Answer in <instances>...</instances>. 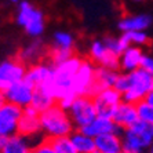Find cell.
Instances as JSON below:
<instances>
[{
  "instance_id": "7c38bea8",
  "label": "cell",
  "mask_w": 153,
  "mask_h": 153,
  "mask_svg": "<svg viewBox=\"0 0 153 153\" xmlns=\"http://www.w3.org/2000/svg\"><path fill=\"white\" fill-rule=\"evenodd\" d=\"M80 131L88 134V135L97 137L103 135V134H111V132H116V134H123V128L119 127L116 123H114L113 119H109V117H102V116H98L94 121H91L88 126H85L83 128H77Z\"/></svg>"
},
{
  "instance_id": "ac0fdd59",
  "label": "cell",
  "mask_w": 153,
  "mask_h": 153,
  "mask_svg": "<svg viewBox=\"0 0 153 153\" xmlns=\"http://www.w3.org/2000/svg\"><path fill=\"white\" fill-rule=\"evenodd\" d=\"M97 150L101 153H121L123 152V138L121 134L111 132L95 138Z\"/></svg>"
},
{
  "instance_id": "7402d4cb",
  "label": "cell",
  "mask_w": 153,
  "mask_h": 153,
  "mask_svg": "<svg viewBox=\"0 0 153 153\" xmlns=\"http://www.w3.org/2000/svg\"><path fill=\"white\" fill-rule=\"evenodd\" d=\"M72 141L75 143L79 153H94L97 150L95 138L80 130H75V132L71 135Z\"/></svg>"
},
{
  "instance_id": "4316f807",
  "label": "cell",
  "mask_w": 153,
  "mask_h": 153,
  "mask_svg": "<svg viewBox=\"0 0 153 153\" xmlns=\"http://www.w3.org/2000/svg\"><path fill=\"white\" fill-rule=\"evenodd\" d=\"M103 43H105V46L108 47V50H111L113 54H116V55H119L120 57L121 54L124 53L126 50H127L128 44L123 40V37L121 36H119V37H114V36H106V37H103Z\"/></svg>"
},
{
  "instance_id": "9c48e42d",
  "label": "cell",
  "mask_w": 153,
  "mask_h": 153,
  "mask_svg": "<svg viewBox=\"0 0 153 153\" xmlns=\"http://www.w3.org/2000/svg\"><path fill=\"white\" fill-rule=\"evenodd\" d=\"M94 102L98 112V116L113 119V114L117 106L123 102V94L116 88H106L94 97Z\"/></svg>"
},
{
  "instance_id": "5b68a950",
  "label": "cell",
  "mask_w": 153,
  "mask_h": 153,
  "mask_svg": "<svg viewBox=\"0 0 153 153\" xmlns=\"http://www.w3.org/2000/svg\"><path fill=\"white\" fill-rule=\"evenodd\" d=\"M22 116L24 108L7 101H0V135L13 137L18 134V124Z\"/></svg>"
},
{
  "instance_id": "cb8c5ba5",
  "label": "cell",
  "mask_w": 153,
  "mask_h": 153,
  "mask_svg": "<svg viewBox=\"0 0 153 153\" xmlns=\"http://www.w3.org/2000/svg\"><path fill=\"white\" fill-rule=\"evenodd\" d=\"M53 47H57L61 50L73 51L75 47V37L66 30H57L53 36Z\"/></svg>"
},
{
  "instance_id": "603a6c76",
  "label": "cell",
  "mask_w": 153,
  "mask_h": 153,
  "mask_svg": "<svg viewBox=\"0 0 153 153\" xmlns=\"http://www.w3.org/2000/svg\"><path fill=\"white\" fill-rule=\"evenodd\" d=\"M54 105H57V100H54L53 97H50L48 94H46L40 88H36L30 106L35 108L39 113H43V112H46L47 109L53 108Z\"/></svg>"
},
{
  "instance_id": "7a4b0ae2",
  "label": "cell",
  "mask_w": 153,
  "mask_h": 153,
  "mask_svg": "<svg viewBox=\"0 0 153 153\" xmlns=\"http://www.w3.org/2000/svg\"><path fill=\"white\" fill-rule=\"evenodd\" d=\"M15 21L18 25L25 29L26 35H29L33 39H39L46 29L43 11L36 8L32 3H29L26 0H22L21 3H18Z\"/></svg>"
},
{
  "instance_id": "83f0119b",
  "label": "cell",
  "mask_w": 153,
  "mask_h": 153,
  "mask_svg": "<svg viewBox=\"0 0 153 153\" xmlns=\"http://www.w3.org/2000/svg\"><path fill=\"white\" fill-rule=\"evenodd\" d=\"M75 54L73 51H68V50H61L57 47H51L48 48V54H47V58H48V62H50L53 66H57V65L62 64L65 61H68L71 57H73Z\"/></svg>"
},
{
  "instance_id": "74e56055",
  "label": "cell",
  "mask_w": 153,
  "mask_h": 153,
  "mask_svg": "<svg viewBox=\"0 0 153 153\" xmlns=\"http://www.w3.org/2000/svg\"><path fill=\"white\" fill-rule=\"evenodd\" d=\"M121 153H124V152H121Z\"/></svg>"
},
{
  "instance_id": "8992f818",
  "label": "cell",
  "mask_w": 153,
  "mask_h": 153,
  "mask_svg": "<svg viewBox=\"0 0 153 153\" xmlns=\"http://www.w3.org/2000/svg\"><path fill=\"white\" fill-rule=\"evenodd\" d=\"M36 87L33 84L28 82V80H22L19 83L10 85L7 88L0 90L1 94V100L0 101H7V102L15 103L21 108H26L29 106L33 101V95H35Z\"/></svg>"
},
{
  "instance_id": "d6a6232c",
  "label": "cell",
  "mask_w": 153,
  "mask_h": 153,
  "mask_svg": "<svg viewBox=\"0 0 153 153\" xmlns=\"http://www.w3.org/2000/svg\"><path fill=\"white\" fill-rule=\"evenodd\" d=\"M145 101H146V102H149L150 105H152V106H153V90H152V91H150L149 94H148V97H146V98H145Z\"/></svg>"
},
{
  "instance_id": "4dcf8cb0",
  "label": "cell",
  "mask_w": 153,
  "mask_h": 153,
  "mask_svg": "<svg viewBox=\"0 0 153 153\" xmlns=\"http://www.w3.org/2000/svg\"><path fill=\"white\" fill-rule=\"evenodd\" d=\"M32 153H58V152L54 149V146L51 145L50 139L44 138L43 141H40L37 145L33 146Z\"/></svg>"
},
{
  "instance_id": "9a60e30c",
  "label": "cell",
  "mask_w": 153,
  "mask_h": 153,
  "mask_svg": "<svg viewBox=\"0 0 153 153\" xmlns=\"http://www.w3.org/2000/svg\"><path fill=\"white\" fill-rule=\"evenodd\" d=\"M153 18L149 14H137V15H126L119 21L117 28L124 32H138V30H146L152 25Z\"/></svg>"
},
{
  "instance_id": "d6986e66",
  "label": "cell",
  "mask_w": 153,
  "mask_h": 153,
  "mask_svg": "<svg viewBox=\"0 0 153 153\" xmlns=\"http://www.w3.org/2000/svg\"><path fill=\"white\" fill-rule=\"evenodd\" d=\"M123 138V152L124 153H145L148 146L145 145L143 139L139 134L132 131L131 128H127L121 134Z\"/></svg>"
},
{
  "instance_id": "277c9868",
  "label": "cell",
  "mask_w": 153,
  "mask_h": 153,
  "mask_svg": "<svg viewBox=\"0 0 153 153\" xmlns=\"http://www.w3.org/2000/svg\"><path fill=\"white\" fill-rule=\"evenodd\" d=\"M69 114L76 128H83L98 117L94 98L90 95H79L69 108Z\"/></svg>"
},
{
  "instance_id": "f35d334b",
  "label": "cell",
  "mask_w": 153,
  "mask_h": 153,
  "mask_svg": "<svg viewBox=\"0 0 153 153\" xmlns=\"http://www.w3.org/2000/svg\"><path fill=\"white\" fill-rule=\"evenodd\" d=\"M152 73H153V72H152Z\"/></svg>"
},
{
  "instance_id": "3957f363",
  "label": "cell",
  "mask_w": 153,
  "mask_h": 153,
  "mask_svg": "<svg viewBox=\"0 0 153 153\" xmlns=\"http://www.w3.org/2000/svg\"><path fill=\"white\" fill-rule=\"evenodd\" d=\"M130 77V88L123 94V101L128 103H139L148 97L153 90V73L139 68L128 73Z\"/></svg>"
},
{
  "instance_id": "2e32d148",
  "label": "cell",
  "mask_w": 153,
  "mask_h": 153,
  "mask_svg": "<svg viewBox=\"0 0 153 153\" xmlns=\"http://www.w3.org/2000/svg\"><path fill=\"white\" fill-rule=\"evenodd\" d=\"M53 72H54V66L50 62L40 61L37 64H33L29 66L25 79L35 87H40L43 83L50 80L51 76H53Z\"/></svg>"
},
{
  "instance_id": "8d00e7d4",
  "label": "cell",
  "mask_w": 153,
  "mask_h": 153,
  "mask_svg": "<svg viewBox=\"0 0 153 153\" xmlns=\"http://www.w3.org/2000/svg\"><path fill=\"white\" fill-rule=\"evenodd\" d=\"M94 153H101V152H98V150H95V152H94Z\"/></svg>"
},
{
  "instance_id": "44dd1931",
  "label": "cell",
  "mask_w": 153,
  "mask_h": 153,
  "mask_svg": "<svg viewBox=\"0 0 153 153\" xmlns=\"http://www.w3.org/2000/svg\"><path fill=\"white\" fill-rule=\"evenodd\" d=\"M32 150L33 148L30 146V138L15 134L8 138L7 143L0 149V153H32Z\"/></svg>"
},
{
  "instance_id": "1f68e13d",
  "label": "cell",
  "mask_w": 153,
  "mask_h": 153,
  "mask_svg": "<svg viewBox=\"0 0 153 153\" xmlns=\"http://www.w3.org/2000/svg\"><path fill=\"white\" fill-rule=\"evenodd\" d=\"M141 68L152 73V72H153V57H152V55L143 54L142 61H141Z\"/></svg>"
},
{
  "instance_id": "f1b7e54d",
  "label": "cell",
  "mask_w": 153,
  "mask_h": 153,
  "mask_svg": "<svg viewBox=\"0 0 153 153\" xmlns=\"http://www.w3.org/2000/svg\"><path fill=\"white\" fill-rule=\"evenodd\" d=\"M137 111H138V117L143 123L153 127V106L145 100L137 103Z\"/></svg>"
},
{
  "instance_id": "e0dca14e",
  "label": "cell",
  "mask_w": 153,
  "mask_h": 153,
  "mask_svg": "<svg viewBox=\"0 0 153 153\" xmlns=\"http://www.w3.org/2000/svg\"><path fill=\"white\" fill-rule=\"evenodd\" d=\"M143 57L142 47L130 46L124 53L120 55V72L131 73L141 68V61Z\"/></svg>"
},
{
  "instance_id": "ba28073f",
  "label": "cell",
  "mask_w": 153,
  "mask_h": 153,
  "mask_svg": "<svg viewBox=\"0 0 153 153\" xmlns=\"http://www.w3.org/2000/svg\"><path fill=\"white\" fill-rule=\"evenodd\" d=\"M88 57L90 61H93L98 66L120 72V57L113 54L111 50H108L103 40H93L91 42Z\"/></svg>"
},
{
  "instance_id": "52a82bcc",
  "label": "cell",
  "mask_w": 153,
  "mask_h": 153,
  "mask_svg": "<svg viewBox=\"0 0 153 153\" xmlns=\"http://www.w3.org/2000/svg\"><path fill=\"white\" fill-rule=\"evenodd\" d=\"M28 68L18 58L6 59L0 64V90L25 80Z\"/></svg>"
},
{
  "instance_id": "5bb4252c",
  "label": "cell",
  "mask_w": 153,
  "mask_h": 153,
  "mask_svg": "<svg viewBox=\"0 0 153 153\" xmlns=\"http://www.w3.org/2000/svg\"><path fill=\"white\" fill-rule=\"evenodd\" d=\"M113 120L114 123L121 127L123 130L132 127V124H135L137 121L139 120L138 117V111H137V105L135 103H128V102H123L120 103L116 109L113 114Z\"/></svg>"
},
{
  "instance_id": "f546056e",
  "label": "cell",
  "mask_w": 153,
  "mask_h": 153,
  "mask_svg": "<svg viewBox=\"0 0 153 153\" xmlns=\"http://www.w3.org/2000/svg\"><path fill=\"white\" fill-rule=\"evenodd\" d=\"M117 91H120L121 94H124L128 91L130 88V77H128V73H124V72H120L119 73V77L114 83V87Z\"/></svg>"
},
{
  "instance_id": "8fae6325",
  "label": "cell",
  "mask_w": 153,
  "mask_h": 153,
  "mask_svg": "<svg viewBox=\"0 0 153 153\" xmlns=\"http://www.w3.org/2000/svg\"><path fill=\"white\" fill-rule=\"evenodd\" d=\"M47 54H48V48L46 47V44L40 39H33L29 44L19 50L17 58L25 65H33L47 57Z\"/></svg>"
},
{
  "instance_id": "6da1fadb",
  "label": "cell",
  "mask_w": 153,
  "mask_h": 153,
  "mask_svg": "<svg viewBox=\"0 0 153 153\" xmlns=\"http://www.w3.org/2000/svg\"><path fill=\"white\" fill-rule=\"evenodd\" d=\"M40 121H42V132L47 139L69 137L75 132L76 128L69 112L59 106L58 103L40 113Z\"/></svg>"
},
{
  "instance_id": "30bf717a",
  "label": "cell",
  "mask_w": 153,
  "mask_h": 153,
  "mask_svg": "<svg viewBox=\"0 0 153 153\" xmlns=\"http://www.w3.org/2000/svg\"><path fill=\"white\" fill-rule=\"evenodd\" d=\"M97 66L93 61L83 59V64L77 71L73 80V91L76 95H90L91 87L95 80Z\"/></svg>"
},
{
  "instance_id": "4fadbf2b",
  "label": "cell",
  "mask_w": 153,
  "mask_h": 153,
  "mask_svg": "<svg viewBox=\"0 0 153 153\" xmlns=\"http://www.w3.org/2000/svg\"><path fill=\"white\" fill-rule=\"evenodd\" d=\"M119 71H112L108 68H102V66H97L95 72V80L90 91V97H95L106 88H112L114 87V83L119 77Z\"/></svg>"
},
{
  "instance_id": "d4e9b609",
  "label": "cell",
  "mask_w": 153,
  "mask_h": 153,
  "mask_svg": "<svg viewBox=\"0 0 153 153\" xmlns=\"http://www.w3.org/2000/svg\"><path fill=\"white\" fill-rule=\"evenodd\" d=\"M121 37L127 43L128 46H137V47H143L150 42L149 35L146 33V30H138V32H124L121 33Z\"/></svg>"
},
{
  "instance_id": "ffe728a7",
  "label": "cell",
  "mask_w": 153,
  "mask_h": 153,
  "mask_svg": "<svg viewBox=\"0 0 153 153\" xmlns=\"http://www.w3.org/2000/svg\"><path fill=\"white\" fill-rule=\"evenodd\" d=\"M42 132V121L40 116H28L24 114L18 124V134L22 137L32 139L33 137H37Z\"/></svg>"
},
{
  "instance_id": "d590c367",
  "label": "cell",
  "mask_w": 153,
  "mask_h": 153,
  "mask_svg": "<svg viewBox=\"0 0 153 153\" xmlns=\"http://www.w3.org/2000/svg\"><path fill=\"white\" fill-rule=\"evenodd\" d=\"M132 1H137V3H139V1H143V0H132Z\"/></svg>"
},
{
  "instance_id": "484cf974",
  "label": "cell",
  "mask_w": 153,
  "mask_h": 153,
  "mask_svg": "<svg viewBox=\"0 0 153 153\" xmlns=\"http://www.w3.org/2000/svg\"><path fill=\"white\" fill-rule=\"evenodd\" d=\"M51 145L54 146V149L58 153H79L76 149L75 143L72 141L71 135L69 137H59V138H53L50 139Z\"/></svg>"
},
{
  "instance_id": "836d02e7",
  "label": "cell",
  "mask_w": 153,
  "mask_h": 153,
  "mask_svg": "<svg viewBox=\"0 0 153 153\" xmlns=\"http://www.w3.org/2000/svg\"><path fill=\"white\" fill-rule=\"evenodd\" d=\"M148 153H153V143H152V145H150V148H149V149H148Z\"/></svg>"
},
{
  "instance_id": "e575fe53",
  "label": "cell",
  "mask_w": 153,
  "mask_h": 153,
  "mask_svg": "<svg viewBox=\"0 0 153 153\" xmlns=\"http://www.w3.org/2000/svg\"><path fill=\"white\" fill-rule=\"evenodd\" d=\"M10 1H13V3H21L22 0H10Z\"/></svg>"
}]
</instances>
